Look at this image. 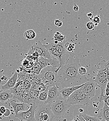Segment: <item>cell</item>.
Returning a JSON list of instances; mask_svg holds the SVG:
<instances>
[{
	"instance_id": "1",
	"label": "cell",
	"mask_w": 109,
	"mask_h": 121,
	"mask_svg": "<svg viewBox=\"0 0 109 121\" xmlns=\"http://www.w3.org/2000/svg\"><path fill=\"white\" fill-rule=\"evenodd\" d=\"M78 57L72 54L65 65L58 72L59 87L60 90L72 86H79L85 83L89 78L78 73V69L81 67Z\"/></svg>"
},
{
	"instance_id": "2",
	"label": "cell",
	"mask_w": 109,
	"mask_h": 121,
	"mask_svg": "<svg viewBox=\"0 0 109 121\" xmlns=\"http://www.w3.org/2000/svg\"><path fill=\"white\" fill-rule=\"evenodd\" d=\"M94 82L100 89L101 94L98 98L105 95L106 85L109 81V59L101 60L99 63L97 72L93 79Z\"/></svg>"
},
{
	"instance_id": "3",
	"label": "cell",
	"mask_w": 109,
	"mask_h": 121,
	"mask_svg": "<svg viewBox=\"0 0 109 121\" xmlns=\"http://www.w3.org/2000/svg\"><path fill=\"white\" fill-rule=\"evenodd\" d=\"M57 68L50 66L43 69L38 76L41 82L49 88L53 86L59 85Z\"/></svg>"
},
{
	"instance_id": "4",
	"label": "cell",
	"mask_w": 109,
	"mask_h": 121,
	"mask_svg": "<svg viewBox=\"0 0 109 121\" xmlns=\"http://www.w3.org/2000/svg\"><path fill=\"white\" fill-rule=\"evenodd\" d=\"M50 106L54 117L60 118L64 116L71 105L68 103L67 100L64 98L61 95Z\"/></svg>"
},
{
	"instance_id": "5",
	"label": "cell",
	"mask_w": 109,
	"mask_h": 121,
	"mask_svg": "<svg viewBox=\"0 0 109 121\" xmlns=\"http://www.w3.org/2000/svg\"><path fill=\"white\" fill-rule=\"evenodd\" d=\"M54 118L50 104L43 103L38 106L35 114L36 121H52Z\"/></svg>"
},
{
	"instance_id": "6",
	"label": "cell",
	"mask_w": 109,
	"mask_h": 121,
	"mask_svg": "<svg viewBox=\"0 0 109 121\" xmlns=\"http://www.w3.org/2000/svg\"><path fill=\"white\" fill-rule=\"evenodd\" d=\"M91 98L82 90L81 88L74 91L67 99L70 105L82 104L87 106L90 104Z\"/></svg>"
},
{
	"instance_id": "7",
	"label": "cell",
	"mask_w": 109,
	"mask_h": 121,
	"mask_svg": "<svg viewBox=\"0 0 109 121\" xmlns=\"http://www.w3.org/2000/svg\"><path fill=\"white\" fill-rule=\"evenodd\" d=\"M38 106L35 104H31L28 110L20 112L15 117L21 121H36L35 114Z\"/></svg>"
},
{
	"instance_id": "8",
	"label": "cell",
	"mask_w": 109,
	"mask_h": 121,
	"mask_svg": "<svg viewBox=\"0 0 109 121\" xmlns=\"http://www.w3.org/2000/svg\"><path fill=\"white\" fill-rule=\"evenodd\" d=\"M65 42L63 43H59L58 44H55L54 42H52V44L53 47L57 50V51L60 53L61 57V61L60 63V66L58 69L56 70V72L58 73L59 69L64 66L66 62V61L68 60L70 54L67 51V50L64 47V44Z\"/></svg>"
},
{
	"instance_id": "9",
	"label": "cell",
	"mask_w": 109,
	"mask_h": 121,
	"mask_svg": "<svg viewBox=\"0 0 109 121\" xmlns=\"http://www.w3.org/2000/svg\"><path fill=\"white\" fill-rule=\"evenodd\" d=\"M33 49L38 53L40 56L48 59H54L51 56L48 50L40 41H38L34 43L32 46Z\"/></svg>"
},
{
	"instance_id": "10",
	"label": "cell",
	"mask_w": 109,
	"mask_h": 121,
	"mask_svg": "<svg viewBox=\"0 0 109 121\" xmlns=\"http://www.w3.org/2000/svg\"><path fill=\"white\" fill-rule=\"evenodd\" d=\"M60 89L58 86H53L48 89V97L45 103L49 104H52L61 95Z\"/></svg>"
},
{
	"instance_id": "11",
	"label": "cell",
	"mask_w": 109,
	"mask_h": 121,
	"mask_svg": "<svg viewBox=\"0 0 109 121\" xmlns=\"http://www.w3.org/2000/svg\"><path fill=\"white\" fill-rule=\"evenodd\" d=\"M96 83L93 80L89 79V80L81 87L82 90L86 94L91 98L95 95Z\"/></svg>"
},
{
	"instance_id": "12",
	"label": "cell",
	"mask_w": 109,
	"mask_h": 121,
	"mask_svg": "<svg viewBox=\"0 0 109 121\" xmlns=\"http://www.w3.org/2000/svg\"><path fill=\"white\" fill-rule=\"evenodd\" d=\"M18 80V73L16 71L13 76L8 81V82L3 85L1 86V91H8L13 89L16 86Z\"/></svg>"
},
{
	"instance_id": "13",
	"label": "cell",
	"mask_w": 109,
	"mask_h": 121,
	"mask_svg": "<svg viewBox=\"0 0 109 121\" xmlns=\"http://www.w3.org/2000/svg\"><path fill=\"white\" fill-rule=\"evenodd\" d=\"M85 84L79 86H72L67 88H63L60 90V93L63 97L65 99L68 98V97L76 91L78 89L81 88L83 86H84Z\"/></svg>"
},
{
	"instance_id": "14",
	"label": "cell",
	"mask_w": 109,
	"mask_h": 121,
	"mask_svg": "<svg viewBox=\"0 0 109 121\" xmlns=\"http://www.w3.org/2000/svg\"><path fill=\"white\" fill-rule=\"evenodd\" d=\"M10 105L13 108V111L17 115L20 112L25 111L27 104L23 103H16L15 100H12L10 103Z\"/></svg>"
},
{
	"instance_id": "15",
	"label": "cell",
	"mask_w": 109,
	"mask_h": 121,
	"mask_svg": "<svg viewBox=\"0 0 109 121\" xmlns=\"http://www.w3.org/2000/svg\"><path fill=\"white\" fill-rule=\"evenodd\" d=\"M14 98L13 95L9 90L0 91V102L4 103Z\"/></svg>"
},
{
	"instance_id": "16",
	"label": "cell",
	"mask_w": 109,
	"mask_h": 121,
	"mask_svg": "<svg viewBox=\"0 0 109 121\" xmlns=\"http://www.w3.org/2000/svg\"><path fill=\"white\" fill-rule=\"evenodd\" d=\"M47 88L49 87L42 82H32L31 89L40 93L45 91Z\"/></svg>"
},
{
	"instance_id": "17",
	"label": "cell",
	"mask_w": 109,
	"mask_h": 121,
	"mask_svg": "<svg viewBox=\"0 0 109 121\" xmlns=\"http://www.w3.org/2000/svg\"><path fill=\"white\" fill-rule=\"evenodd\" d=\"M98 117L101 118L105 121H109V107L104 104Z\"/></svg>"
},
{
	"instance_id": "18",
	"label": "cell",
	"mask_w": 109,
	"mask_h": 121,
	"mask_svg": "<svg viewBox=\"0 0 109 121\" xmlns=\"http://www.w3.org/2000/svg\"><path fill=\"white\" fill-rule=\"evenodd\" d=\"M48 89L49 88H47L45 91L40 93V95L38 99V103L40 104L45 103L46 101H47L48 97Z\"/></svg>"
},
{
	"instance_id": "19",
	"label": "cell",
	"mask_w": 109,
	"mask_h": 121,
	"mask_svg": "<svg viewBox=\"0 0 109 121\" xmlns=\"http://www.w3.org/2000/svg\"><path fill=\"white\" fill-rule=\"evenodd\" d=\"M24 37L27 40H32L34 39L36 36V34L33 30H27L24 34Z\"/></svg>"
},
{
	"instance_id": "20",
	"label": "cell",
	"mask_w": 109,
	"mask_h": 121,
	"mask_svg": "<svg viewBox=\"0 0 109 121\" xmlns=\"http://www.w3.org/2000/svg\"><path fill=\"white\" fill-rule=\"evenodd\" d=\"M81 115L86 121H104V120L101 118L91 117L85 114H83Z\"/></svg>"
},
{
	"instance_id": "21",
	"label": "cell",
	"mask_w": 109,
	"mask_h": 121,
	"mask_svg": "<svg viewBox=\"0 0 109 121\" xmlns=\"http://www.w3.org/2000/svg\"><path fill=\"white\" fill-rule=\"evenodd\" d=\"M53 39L54 41H57L59 43H63L65 42V37L61 33L59 32H57L54 36Z\"/></svg>"
},
{
	"instance_id": "22",
	"label": "cell",
	"mask_w": 109,
	"mask_h": 121,
	"mask_svg": "<svg viewBox=\"0 0 109 121\" xmlns=\"http://www.w3.org/2000/svg\"><path fill=\"white\" fill-rule=\"evenodd\" d=\"M31 70L32 73H33L35 75H38L40 74V73L42 69H41L38 62L36 61L34 62V65L32 67V68Z\"/></svg>"
},
{
	"instance_id": "23",
	"label": "cell",
	"mask_w": 109,
	"mask_h": 121,
	"mask_svg": "<svg viewBox=\"0 0 109 121\" xmlns=\"http://www.w3.org/2000/svg\"><path fill=\"white\" fill-rule=\"evenodd\" d=\"M28 55H30L31 56L32 58V60L33 61H35V62L37 61L39 57H40V56L38 53L36 51H35L32 47H31V48L29 50Z\"/></svg>"
},
{
	"instance_id": "24",
	"label": "cell",
	"mask_w": 109,
	"mask_h": 121,
	"mask_svg": "<svg viewBox=\"0 0 109 121\" xmlns=\"http://www.w3.org/2000/svg\"><path fill=\"white\" fill-rule=\"evenodd\" d=\"M23 87L26 91L28 92L30 90L32 86V82L28 80H23L22 81Z\"/></svg>"
},
{
	"instance_id": "25",
	"label": "cell",
	"mask_w": 109,
	"mask_h": 121,
	"mask_svg": "<svg viewBox=\"0 0 109 121\" xmlns=\"http://www.w3.org/2000/svg\"><path fill=\"white\" fill-rule=\"evenodd\" d=\"M100 101H103L104 102V104L109 107V96H103V97L98 98Z\"/></svg>"
},
{
	"instance_id": "26",
	"label": "cell",
	"mask_w": 109,
	"mask_h": 121,
	"mask_svg": "<svg viewBox=\"0 0 109 121\" xmlns=\"http://www.w3.org/2000/svg\"><path fill=\"white\" fill-rule=\"evenodd\" d=\"M78 73L81 76H85L87 73L86 69L82 66H81L78 69Z\"/></svg>"
},
{
	"instance_id": "27",
	"label": "cell",
	"mask_w": 109,
	"mask_h": 121,
	"mask_svg": "<svg viewBox=\"0 0 109 121\" xmlns=\"http://www.w3.org/2000/svg\"><path fill=\"white\" fill-rule=\"evenodd\" d=\"M92 22H93L95 26H97L100 22V19L99 16H96L93 17L92 20Z\"/></svg>"
},
{
	"instance_id": "28",
	"label": "cell",
	"mask_w": 109,
	"mask_h": 121,
	"mask_svg": "<svg viewBox=\"0 0 109 121\" xmlns=\"http://www.w3.org/2000/svg\"><path fill=\"white\" fill-rule=\"evenodd\" d=\"M8 77L5 76H0V84L4 85L8 82Z\"/></svg>"
},
{
	"instance_id": "29",
	"label": "cell",
	"mask_w": 109,
	"mask_h": 121,
	"mask_svg": "<svg viewBox=\"0 0 109 121\" xmlns=\"http://www.w3.org/2000/svg\"><path fill=\"white\" fill-rule=\"evenodd\" d=\"M86 27L89 30H93L95 26L93 22L92 21H90L87 22L86 24Z\"/></svg>"
},
{
	"instance_id": "30",
	"label": "cell",
	"mask_w": 109,
	"mask_h": 121,
	"mask_svg": "<svg viewBox=\"0 0 109 121\" xmlns=\"http://www.w3.org/2000/svg\"><path fill=\"white\" fill-rule=\"evenodd\" d=\"M75 47V44L70 43L69 47L67 48L66 50L68 52H73V51L74 50Z\"/></svg>"
},
{
	"instance_id": "31",
	"label": "cell",
	"mask_w": 109,
	"mask_h": 121,
	"mask_svg": "<svg viewBox=\"0 0 109 121\" xmlns=\"http://www.w3.org/2000/svg\"><path fill=\"white\" fill-rule=\"evenodd\" d=\"M54 24L57 27H61L62 26V22L60 19H57L54 21Z\"/></svg>"
},
{
	"instance_id": "32",
	"label": "cell",
	"mask_w": 109,
	"mask_h": 121,
	"mask_svg": "<svg viewBox=\"0 0 109 121\" xmlns=\"http://www.w3.org/2000/svg\"><path fill=\"white\" fill-rule=\"evenodd\" d=\"M105 95L107 96H109V81L108 82V83L106 85V86Z\"/></svg>"
},
{
	"instance_id": "33",
	"label": "cell",
	"mask_w": 109,
	"mask_h": 121,
	"mask_svg": "<svg viewBox=\"0 0 109 121\" xmlns=\"http://www.w3.org/2000/svg\"><path fill=\"white\" fill-rule=\"evenodd\" d=\"M7 108L4 106H1L0 107V113L4 115L6 111Z\"/></svg>"
},
{
	"instance_id": "34",
	"label": "cell",
	"mask_w": 109,
	"mask_h": 121,
	"mask_svg": "<svg viewBox=\"0 0 109 121\" xmlns=\"http://www.w3.org/2000/svg\"><path fill=\"white\" fill-rule=\"evenodd\" d=\"M10 114H11V112H10V110L9 109L7 108L6 111L5 113L4 114L3 116H4V117H8V116H9L10 115Z\"/></svg>"
},
{
	"instance_id": "35",
	"label": "cell",
	"mask_w": 109,
	"mask_h": 121,
	"mask_svg": "<svg viewBox=\"0 0 109 121\" xmlns=\"http://www.w3.org/2000/svg\"><path fill=\"white\" fill-rule=\"evenodd\" d=\"M73 10L75 12H78V10H79V8H78V7L77 5V4L76 3H75L74 4Z\"/></svg>"
},
{
	"instance_id": "36",
	"label": "cell",
	"mask_w": 109,
	"mask_h": 121,
	"mask_svg": "<svg viewBox=\"0 0 109 121\" xmlns=\"http://www.w3.org/2000/svg\"><path fill=\"white\" fill-rule=\"evenodd\" d=\"M77 117H78V118L79 119V121H86L84 119V118L82 117L81 114L78 115L77 116Z\"/></svg>"
},
{
	"instance_id": "37",
	"label": "cell",
	"mask_w": 109,
	"mask_h": 121,
	"mask_svg": "<svg viewBox=\"0 0 109 121\" xmlns=\"http://www.w3.org/2000/svg\"><path fill=\"white\" fill-rule=\"evenodd\" d=\"M87 16L90 18V20H93V15L92 14V13H88L87 15Z\"/></svg>"
},
{
	"instance_id": "38",
	"label": "cell",
	"mask_w": 109,
	"mask_h": 121,
	"mask_svg": "<svg viewBox=\"0 0 109 121\" xmlns=\"http://www.w3.org/2000/svg\"><path fill=\"white\" fill-rule=\"evenodd\" d=\"M69 44H70V43H67V42H66V43H65V44H64V47H65V48L66 49L67 48L69 47Z\"/></svg>"
},
{
	"instance_id": "39",
	"label": "cell",
	"mask_w": 109,
	"mask_h": 121,
	"mask_svg": "<svg viewBox=\"0 0 109 121\" xmlns=\"http://www.w3.org/2000/svg\"><path fill=\"white\" fill-rule=\"evenodd\" d=\"M79 121V119L78 118V117L76 116V117H75L74 118V119L73 120V121Z\"/></svg>"
},
{
	"instance_id": "40",
	"label": "cell",
	"mask_w": 109,
	"mask_h": 121,
	"mask_svg": "<svg viewBox=\"0 0 109 121\" xmlns=\"http://www.w3.org/2000/svg\"><path fill=\"white\" fill-rule=\"evenodd\" d=\"M79 112H83L84 111V110H83V109L79 108Z\"/></svg>"
},
{
	"instance_id": "41",
	"label": "cell",
	"mask_w": 109,
	"mask_h": 121,
	"mask_svg": "<svg viewBox=\"0 0 109 121\" xmlns=\"http://www.w3.org/2000/svg\"><path fill=\"white\" fill-rule=\"evenodd\" d=\"M104 121H105V120H104Z\"/></svg>"
}]
</instances>
